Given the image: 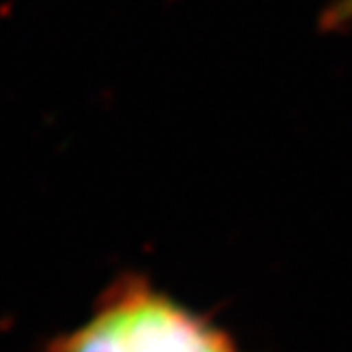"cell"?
<instances>
[{
	"label": "cell",
	"mask_w": 352,
	"mask_h": 352,
	"mask_svg": "<svg viewBox=\"0 0 352 352\" xmlns=\"http://www.w3.org/2000/svg\"><path fill=\"white\" fill-rule=\"evenodd\" d=\"M43 352H245L226 329L168 296L151 278L126 272L104 289L85 323Z\"/></svg>",
	"instance_id": "cell-1"
},
{
	"label": "cell",
	"mask_w": 352,
	"mask_h": 352,
	"mask_svg": "<svg viewBox=\"0 0 352 352\" xmlns=\"http://www.w3.org/2000/svg\"><path fill=\"white\" fill-rule=\"evenodd\" d=\"M325 24L329 28H349L352 25V0H335L325 12Z\"/></svg>",
	"instance_id": "cell-2"
}]
</instances>
